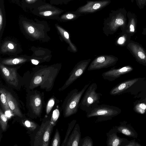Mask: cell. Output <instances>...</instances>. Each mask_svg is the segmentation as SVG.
I'll return each mask as SVG.
<instances>
[{"mask_svg":"<svg viewBox=\"0 0 146 146\" xmlns=\"http://www.w3.org/2000/svg\"><path fill=\"white\" fill-rule=\"evenodd\" d=\"M90 84L89 83L85 85L80 91L77 89H73L68 94L62 105L64 117H68L77 112L82 97Z\"/></svg>","mask_w":146,"mask_h":146,"instance_id":"cell-1","label":"cell"},{"mask_svg":"<svg viewBox=\"0 0 146 146\" xmlns=\"http://www.w3.org/2000/svg\"><path fill=\"white\" fill-rule=\"evenodd\" d=\"M121 112L118 108L107 104L98 105L86 113L89 118L96 117L98 122L107 121L119 114Z\"/></svg>","mask_w":146,"mask_h":146,"instance_id":"cell-2","label":"cell"},{"mask_svg":"<svg viewBox=\"0 0 146 146\" xmlns=\"http://www.w3.org/2000/svg\"><path fill=\"white\" fill-rule=\"evenodd\" d=\"M97 85L93 83L89 86L84 92L79 104V108L86 113L100 103L102 93L96 90Z\"/></svg>","mask_w":146,"mask_h":146,"instance_id":"cell-3","label":"cell"},{"mask_svg":"<svg viewBox=\"0 0 146 146\" xmlns=\"http://www.w3.org/2000/svg\"><path fill=\"white\" fill-rule=\"evenodd\" d=\"M54 126L50 119L43 121L37 131L33 139L34 146H48Z\"/></svg>","mask_w":146,"mask_h":146,"instance_id":"cell-4","label":"cell"},{"mask_svg":"<svg viewBox=\"0 0 146 146\" xmlns=\"http://www.w3.org/2000/svg\"><path fill=\"white\" fill-rule=\"evenodd\" d=\"M125 23L123 16L121 13L112 12L104 20L103 28L104 33L107 36L112 35L119 27L123 26Z\"/></svg>","mask_w":146,"mask_h":146,"instance_id":"cell-5","label":"cell"},{"mask_svg":"<svg viewBox=\"0 0 146 146\" xmlns=\"http://www.w3.org/2000/svg\"><path fill=\"white\" fill-rule=\"evenodd\" d=\"M43 105V95L40 92L35 91L31 92L27 96V107L30 114L34 117L40 116Z\"/></svg>","mask_w":146,"mask_h":146,"instance_id":"cell-6","label":"cell"},{"mask_svg":"<svg viewBox=\"0 0 146 146\" xmlns=\"http://www.w3.org/2000/svg\"><path fill=\"white\" fill-rule=\"evenodd\" d=\"M91 60V59L89 58L82 60L78 62L70 74L69 77L64 84L59 89V91H62L64 90L81 76L86 70Z\"/></svg>","mask_w":146,"mask_h":146,"instance_id":"cell-7","label":"cell"},{"mask_svg":"<svg viewBox=\"0 0 146 146\" xmlns=\"http://www.w3.org/2000/svg\"><path fill=\"white\" fill-rule=\"evenodd\" d=\"M118 58L113 55H104L95 58L88 67V71L107 68L113 66L117 62Z\"/></svg>","mask_w":146,"mask_h":146,"instance_id":"cell-8","label":"cell"},{"mask_svg":"<svg viewBox=\"0 0 146 146\" xmlns=\"http://www.w3.org/2000/svg\"><path fill=\"white\" fill-rule=\"evenodd\" d=\"M110 2V0L87 1L86 4L79 7L76 11L81 14L94 13L106 6Z\"/></svg>","mask_w":146,"mask_h":146,"instance_id":"cell-9","label":"cell"},{"mask_svg":"<svg viewBox=\"0 0 146 146\" xmlns=\"http://www.w3.org/2000/svg\"><path fill=\"white\" fill-rule=\"evenodd\" d=\"M127 47L139 63L146 66V52L140 45L130 41L127 42Z\"/></svg>","mask_w":146,"mask_h":146,"instance_id":"cell-10","label":"cell"},{"mask_svg":"<svg viewBox=\"0 0 146 146\" xmlns=\"http://www.w3.org/2000/svg\"><path fill=\"white\" fill-rule=\"evenodd\" d=\"M133 70V68L131 66H126L119 68L110 69L103 72L102 76L104 79L112 81Z\"/></svg>","mask_w":146,"mask_h":146,"instance_id":"cell-11","label":"cell"},{"mask_svg":"<svg viewBox=\"0 0 146 146\" xmlns=\"http://www.w3.org/2000/svg\"><path fill=\"white\" fill-rule=\"evenodd\" d=\"M117 132L115 128L113 127L106 133V143L107 146H120L123 145L125 139L118 137Z\"/></svg>","mask_w":146,"mask_h":146,"instance_id":"cell-12","label":"cell"},{"mask_svg":"<svg viewBox=\"0 0 146 146\" xmlns=\"http://www.w3.org/2000/svg\"><path fill=\"white\" fill-rule=\"evenodd\" d=\"M81 139L80 126L78 123H76L69 137L66 146H79Z\"/></svg>","mask_w":146,"mask_h":146,"instance_id":"cell-13","label":"cell"},{"mask_svg":"<svg viewBox=\"0 0 146 146\" xmlns=\"http://www.w3.org/2000/svg\"><path fill=\"white\" fill-rule=\"evenodd\" d=\"M7 97L10 110L15 115L18 117H23L15 98L10 92L7 91Z\"/></svg>","mask_w":146,"mask_h":146,"instance_id":"cell-14","label":"cell"},{"mask_svg":"<svg viewBox=\"0 0 146 146\" xmlns=\"http://www.w3.org/2000/svg\"><path fill=\"white\" fill-rule=\"evenodd\" d=\"M138 80V78H135L120 83L113 88L110 94L112 96L119 94L134 84Z\"/></svg>","mask_w":146,"mask_h":146,"instance_id":"cell-15","label":"cell"},{"mask_svg":"<svg viewBox=\"0 0 146 146\" xmlns=\"http://www.w3.org/2000/svg\"><path fill=\"white\" fill-rule=\"evenodd\" d=\"M125 123L124 122H121L119 125L114 127L115 128L117 132L121 133L129 136L137 137V134L135 131L126 125Z\"/></svg>","mask_w":146,"mask_h":146,"instance_id":"cell-16","label":"cell"},{"mask_svg":"<svg viewBox=\"0 0 146 146\" xmlns=\"http://www.w3.org/2000/svg\"><path fill=\"white\" fill-rule=\"evenodd\" d=\"M20 123L28 130L29 133L34 132L39 127L36 123L27 118L20 117Z\"/></svg>","mask_w":146,"mask_h":146,"instance_id":"cell-17","label":"cell"},{"mask_svg":"<svg viewBox=\"0 0 146 146\" xmlns=\"http://www.w3.org/2000/svg\"><path fill=\"white\" fill-rule=\"evenodd\" d=\"M57 27L63 38L69 45L72 51L74 52H76L77 51V48L70 40L68 32L58 26H57Z\"/></svg>","mask_w":146,"mask_h":146,"instance_id":"cell-18","label":"cell"},{"mask_svg":"<svg viewBox=\"0 0 146 146\" xmlns=\"http://www.w3.org/2000/svg\"><path fill=\"white\" fill-rule=\"evenodd\" d=\"M1 104L4 111H5L10 110L7 97V91L5 89L1 88L0 90Z\"/></svg>","mask_w":146,"mask_h":146,"instance_id":"cell-19","label":"cell"},{"mask_svg":"<svg viewBox=\"0 0 146 146\" xmlns=\"http://www.w3.org/2000/svg\"><path fill=\"white\" fill-rule=\"evenodd\" d=\"M77 121L75 119L73 120L68 124V127L64 140L61 144V146H66L69 137Z\"/></svg>","mask_w":146,"mask_h":146,"instance_id":"cell-20","label":"cell"},{"mask_svg":"<svg viewBox=\"0 0 146 146\" xmlns=\"http://www.w3.org/2000/svg\"><path fill=\"white\" fill-rule=\"evenodd\" d=\"M81 15V14L77 13L76 11H70L62 15L61 19L64 21H72L77 19Z\"/></svg>","mask_w":146,"mask_h":146,"instance_id":"cell-21","label":"cell"},{"mask_svg":"<svg viewBox=\"0 0 146 146\" xmlns=\"http://www.w3.org/2000/svg\"><path fill=\"white\" fill-rule=\"evenodd\" d=\"M8 118L0 109V125L2 130L5 131L6 130L7 126Z\"/></svg>","mask_w":146,"mask_h":146,"instance_id":"cell-22","label":"cell"},{"mask_svg":"<svg viewBox=\"0 0 146 146\" xmlns=\"http://www.w3.org/2000/svg\"><path fill=\"white\" fill-rule=\"evenodd\" d=\"M60 115V111L58 106L53 110L51 115L50 121L51 123L55 126L56 124Z\"/></svg>","mask_w":146,"mask_h":146,"instance_id":"cell-23","label":"cell"},{"mask_svg":"<svg viewBox=\"0 0 146 146\" xmlns=\"http://www.w3.org/2000/svg\"><path fill=\"white\" fill-rule=\"evenodd\" d=\"M93 142L91 137L87 136L81 139L79 146H93Z\"/></svg>","mask_w":146,"mask_h":146,"instance_id":"cell-24","label":"cell"},{"mask_svg":"<svg viewBox=\"0 0 146 146\" xmlns=\"http://www.w3.org/2000/svg\"><path fill=\"white\" fill-rule=\"evenodd\" d=\"M56 98L54 97H52L48 101L46 108V115H48L51 112L56 103Z\"/></svg>","mask_w":146,"mask_h":146,"instance_id":"cell-25","label":"cell"},{"mask_svg":"<svg viewBox=\"0 0 146 146\" xmlns=\"http://www.w3.org/2000/svg\"><path fill=\"white\" fill-rule=\"evenodd\" d=\"M60 137L58 130L56 129L54 137L52 140L51 146H60Z\"/></svg>","mask_w":146,"mask_h":146,"instance_id":"cell-26","label":"cell"},{"mask_svg":"<svg viewBox=\"0 0 146 146\" xmlns=\"http://www.w3.org/2000/svg\"><path fill=\"white\" fill-rule=\"evenodd\" d=\"M135 109L137 112L141 114H144L146 109V105L144 103H139L136 105Z\"/></svg>","mask_w":146,"mask_h":146,"instance_id":"cell-27","label":"cell"},{"mask_svg":"<svg viewBox=\"0 0 146 146\" xmlns=\"http://www.w3.org/2000/svg\"><path fill=\"white\" fill-rule=\"evenodd\" d=\"M24 60L23 59L15 58L13 59H10L5 61L4 63L8 64H16L22 62Z\"/></svg>","mask_w":146,"mask_h":146,"instance_id":"cell-28","label":"cell"},{"mask_svg":"<svg viewBox=\"0 0 146 146\" xmlns=\"http://www.w3.org/2000/svg\"><path fill=\"white\" fill-rule=\"evenodd\" d=\"M135 21L132 19L129 24L128 33L130 35H133L135 33Z\"/></svg>","mask_w":146,"mask_h":146,"instance_id":"cell-29","label":"cell"},{"mask_svg":"<svg viewBox=\"0 0 146 146\" xmlns=\"http://www.w3.org/2000/svg\"><path fill=\"white\" fill-rule=\"evenodd\" d=\"M42 78L40 76H36L33 81V84L34 85L33 87H36L37 85L40 84L42 81Z\"/></svg>","mask_w":146,"mask_h":146,"instance_id":"cell-30","label":"cell"},{"mask_svg":"<svg viewBox=\"0 0 146 146\" xmlns=\"http://www.w3.org/2000/svg\"><path fill=\"white\" fill-rule=\"evenodd\" d=\"M127 36L125 35H123L118 38L117 40V43L119 45H123L125 43L126 41Z\"/></svg>","mask_w":146,"mask_h":146,"instance_id":"cell-31","label":"cell"},{"mask_svg":"<svg viewBox=\"0 0 146 146\" xmlns=\"http://www.w3.org/2000/svg\"><path fill=\"white\" fill-rule=\"evenodd\" d=\"M125 146H140L141 145L137 142L135 141L134 140H132L129 142L126 145H125Z\"/></svg>","mask_w":146,"mask_h":146,"instance_id":"cell-32","label":"cell"},{"mask_svg":"<svg viewBox=\"0 0 146 146\" xmlns=\"http://www.w3.org/2000/svg\"><path fill=\"white\" fill-rule=\"evenodd\" d=\"M2 70L5 76L8 77L9 76V70L5 67H2Z\"/></svg>","mask_w":146,"mask_h":146,"instance_id":"cell-33","label":"cell"},{"mask_svg":"<svg viewBox=\"0 0 146 146\" xmlns=\"http://www.w3.org/2000/svg\"><path fill=\"white\" fill-rule=\"evenodd\" d=\"M2 21H3V17L2 16V14L1 13V9H0V30H1L2 25Z\"/></svg>","mask_w":146,"mask_h":146,"instance_id":"cell-34","label":"cell"},{"mask_svg":"<svg viewBox=\"0 0 146 146\" xmlns=\"http://www.w3.org/2000/svg\"><path fill=\"white\" fill-rule=\"evenodd\" d=\"M28 31L29 33L32 34L34 33L35 29L33 27L30 26L28 28Z\"/></svg>","mask_w":146,"mask_h":146,"instance_id":"cell-35","label":"cell"},{"mask_svg":"<svg viewBox=\"0 0 146 146\" xmlns=\"http://www.w3.org/2000/svg\"><path fill=\"white\" fill-rule=\"evenodd\" d=\"M52 13V12L51 11H46L43 13V15L44 16H49L51 15Z\"/></svg>","mask_w":146,"mask_h":146,"instance_id":"cell-36","label":"cell"},{"mask_svg":"<svg viewBox=\"0 0 146 146\" xmlns=\"http://www.w3.org/2000/svg\"><path fill=\"white\" fill-rule=\"evenodd\" d=\"M31 61L33 64L36 65L38 64L39 62L38 60L34 59L31 60Z\"/></svg>","mask_w":146,"mask_h":146,"instance_id":"cell-37","label":"cell"},{"mask_svg":"<svg viewBox=\"0 0 146 146\" xmlns=\"http://www.w3.org/2000/svg\"><path fill=\"white\" fill-rule=\"evenodd\" d=\"M8 47L9 48L11 49H13L14 48L13 45L11 43H9L8 44Z\"/></svg>","mask_w":146,"mask_h":146,"instance_id":"cell-38","label":"cell"},{"mask_svg":"<svg viewBox=\"0 0 146 146\" xmlns=\"http://www.w3.org/2000/svg\"><path fill=\"white\" fill-rule=\"evenodd\" d=\"M28 2H31L33 0H27Z\"/></svg>","mask_w":146,"mask_h":146,"instance_id":"cell-39","label":"cell"},{"mask_svg":"<svg viewBox=\"0 0 146 146\" xmlns=\"http://www.w3.org/2000/svg\"><path fill=\"white\" fill-rule=\"evenodd\" d=\"M145 99H146V98H145Z\"/></svg>","mask_w":146,"mask_h":146,"instance_id":"cell-40","label":"cell"}]
</instances>
